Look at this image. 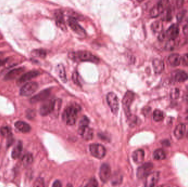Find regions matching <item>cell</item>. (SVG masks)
<instances>
[{"mask_svg":"<svg viewBox=\"0 0 188 187\" xmlns=\"http://www.w3.org/2000/svg\"><path fill=\"white\" fill-rule=\"evenodd\" d=\"M169 0H160L159 2L158 3V5L160 6L161 9H162L163 11L167 8L168 5Z\"/></svg>","mask_w":188,"mask_h":187,"instance_id":"8d00e7d4","label":"cell"},{"mask_svg":"<svg viewBox=\"0 0 188 187\" xmlns=\"http://www.w3.org/2000/svg\"><path fill=\"white\" fill-rule=\"evenodd\" d=\"M183 33L185 34V35L188 36V24L187 25H185V26L183 28Z\"/></svg>","mask_w":188,"mask_h":187,"instance_id":"7dc6e473","label":"cell"},{"mask_svg":"<svg viewBox=\"0 0 188 187\" xmlns=\"http://www.w3.org/2000/svg\"><path fill=\"white\" fill-rule=\"evenodd\" d=\"M186 101H187V102H188V95H187V97H186Z\"/></svg>","mask_w":188,"mask_h":187,"instance_id":"f907efd6","label":"cell"},{"mask_svg":"<svg viewBox=\"0 0 188 187\" xmlns=\"http://www.w3.org/2000/svg\"><path fill=\"white\" fill-rule=\"evenodd\" d=\"M31 54L35 57L44 58L46 57L47 53H46V50L43 49H37V50H33L31 52Z\"/></svg>","mask_w":188,"mask_h":187,"instance_id":"d6a6232c","label":"cell"},{"mask_svg":"<svg viewBox=\"0 0 188 187\" xmlns=\"http://www.w3.org/2000/svg\"><path fill=\"white\" fill-rule=\"evenodd\" d=\"M23 164L25 166H28L29 165H31L33 161V157L32 154L30 153H27L25 154L23 157Z\"/></svg>","mask_w":188,"mask_h":187,"instance_id":"f1b7e54d","label":"cell"},{"mask_svg":"<svg viewBox=\"0 0 188 187\" xmlns=\"http://www.w3.org/2000/svg\"><path fill=\"white\" fill-rule=\"evenodd\" d=\"M138 119L137 116L131 114L127 116V123L130 127H134L138 124Z\"/></svg>","mask_w":188,"mask_h":187,"instance_id":"4dcf8cb0","label":"cell"},{"mask_svg":"<svg viewBox=\"0 0 188 187\" xmlns=\"http://www.w3.org/2000/svg\"><path fill=\"white\" fill-rule=\"evenodd\" d=\"M39 88V85L35 82H29L21 88L20 95L22 96L28 97L36 92Z\"/></svg>","mask_w":188,"mask_h":187,"instance_id":"8992f818","label":"cell"},{"mask_svg":"<svg viewBox=\"0 0 188 187\" xmlns=\"http://www.w3.org/2000/svg\"><path fill=\"white\" fill-rule=\"evenodd\" d=\"M134 97L135 94L131 91H127L125 95H124L123 98L122 99V106L126 117L129 116V115L131 114L130 106L134 101Z\"/></svg>","mask_w":188,"mask_h":187,"instance_id":"277c9868","label":"cell"},{"mask_svg":"<svg viewBox=\"0 0 188 187\" xmlns=\"http://www.w3.org/2000/svg\"><path fill=\"white\" fill-rule=\"evenodd\" d=\"M160 173L158 172H154L149 173L146 177V180L145 182V187H154L157 184V182L159 179Z\"/></svg>","mask_w":188,"mask_h":187,"instance_id":"7c38bea8","label":"cell"},{"mask_svg":"<svg viewBox=\"0 0 188 187\" xmlns=\"http://www.w3.org/2000/svg\"><path fill=\"white\" fill-rule=\"evenodd\" d=\"M78 132L84 140H91L94 137V131L88 126H79Z\"/></svg>","mask_w":188,"mask_h":187,"instance_id":"8fae6325","label":"cell"},{"mask_svg":"<svg viewBox=\"0 0 188 187\" xmlns=\"http://www.w3.org/2000/svg\"><path fill=\"white\" fill-rule=\"evenodd\" d=\"M152 65L154 73L156 74H160L164 70L165 68L164 63L162 61L159 59H154L152 61Z\"/></svg>","mask_w":188,"mask_h":187,"instance_id":"ffe728a7","label":"cell"},{"mask_svg":"<svg viewBox=\"0 0 188 187\" xmlns=\"http://www.w3.org/2000/svg\"><path fill=\"white\" fill-rule=\"evenodd\" d=\"M180 95L179 89L177 88H174L171 89L170 92V96L172 99H177Z\"/></svg>","mask_w":188,"mask_h":187,"instance_id":"d590c367","label":"cell"},{"mask_svg":"<svg viewBox=\"0 0 188 187\" xmlns=\"http://www.w3.org/2000/svg\"><path fill=\"white\" fill-rule=\"evenodd\" d=\"M181 63L184 66H188V54L186 53L181 57Z\"/></svg>","mask_w":188,"mask_h":187,"instance_id":"60d3db41","label":"cell"},{"mask_svg":"<svg viewBox=\"0 0 188 187\" xmlns=\"http://www.w3.org/2000/svg\"><path fill=\"white\" fill-rule=\"evenodd\" d=\"M71 58L73 60L80 61H90L94 63H98L99 59L88 51H79L77 52L70 53Z\"/></svg>","mask_w":188,"mask_h":187,"instance_id":"7a4b0ae2","label":"cell"},{"mask_svg":"<svg viewBox=\"0 0 188 187\" xmlns=\"http://www.w3.org/2000/svg\"><path fill=\"white\" fill-rule=\"evenodd\" d=\"M163 12V11L162 9L158 5H157L156 6H154L151 9V10L150 11V15L152 18H156L158 16H159L160 14H162Z\"/></svg>","mask_w":188,"mask_h":187,"instance_id":"83f0119b","label":"cell"},{"mask_svg":"<svg viewBox=\"0 0 188 187\" xmlns=\"http://www.w3.org/2000/svg\"><path fill=\"white\" fill-rule=\"evenodd\" d=\"M179 34V29L176 24L171 25L166 32V36L168 39H176Z\"/></svg>","mask_w":188,"mask_h":187,"instance_id":"e0dca14e","label":"cell"},{"mask_svg":"<svg viewBox=\"0 0 188 187\" xmlns=\"http://www.w3.org/2000/svg\"><path fill=\"white\" fill-rule=\"evenodd\" d=\"M176 40V39H169L168 41L166 42V45H165V48L166 50H174L177 46V42Z\"/></svg>","mask_w":188,"mask_h":187,"instance_id":"836d02e7","label":"cell"},{"mask_svg":"<svg viewBox=\"0 0 188 187\" xmlns=\"http://www.w3.org/2000/svg\"><path fill=\"white\" fill-rule=\"evenodd\" d=\"M89 123V120L87 116H84L80 121L79 123V126H88Z\"/></svg>","mask_w":188,"mask_h":187,"instance_id":"74e56055","label":"cell"},{"mask_svg":"<svg viewBox=\"0 0 188 187\" xmlns=\"http://www.w3.org/2000/svg\"><path fill=\"white\" fill-rule=\"evenodd\" d=\"M61 104V101L59 99H51L46 101L44 103L40 106V114L42 116H46L54 112L57 106Z\"/></svg>","mask_w":188,"mask_h":187,"instance_id":"3957f363","label":"cell"},{"mask_svg":"<svg viewBox=\"0 0 188 187\" xmlns=\"http://www.w3.org/2000/svg\"><path fill=\"white\" fill-rule=\"evenodd\" d=\"M138 2H142V1H143L144 0H137Z\"/></svg>","mask_w":188,"mask_h":187,"instance_id":"681fc988","label":"cell"},{"mask_svg":"<svg viewBox=\"0 0 188 187\" xmlns=\"http://www.w3.org/2000/svg\"><path fill=\"white\" fill-rule=\"evenodd\" d=\"M50 95V90L47 89L43 90L37 95H34L30 100V102L32 104L37 103L40 102L44 101L49 97Z\"/></svg>","mask_w":188,"mask_h":187,"instance_id":"4fadbf2b","label":"cell"},{"mask_svg":"<svg viewBox=\"0 0 188 187\" xmlns=\"http://www.w3.org/2000/svg\"><path fill=\"white\" fill-rule=\"evenodd\" d=\"M55 19H56V23L59 28H60L62 31H66L67 30V27L64 20L63 14L61 11H57L55 13Z\"/></svg>","mask_w":188,"mask_h":187,"instance_id":"2e32d148","label":"cell"},{"mask_svg":"<svg viewBox=\"0 0 188 187\" xmlns=\"http://www.w3.org/2000/svg\"><path fill=\"white\" fill-rule=\"evenodd\" d=\"M184 2V0H176V6L177 8L180 9L182 7Z\"/></svg>","mask_w":188,"mask_h":187,"instance_id":"7bdbcfd3","label":"cell"},{"mask_svg":"<svg viewBox=\"0 0 188 187\" xmlns=\"http://www.w3.org/2000/svg\"><path fill=\"white\" fill-rule=\"evenodd\" d=\"M57 74L59 76V78L63 82H67V76L65 70V67L62 64H59L57 65L56 69Z\"/></svg>","mask_w":188,"mask_h":187,"instance_id":"484cf974","label":"cell"},{"mask_svg":"<svg viewBox=\"0 0 188 187\" xmlns=\"http://www.w3.org/2000/svg\"><path fill=\"white\" fill-rule=\"evenodd\" d=\"M186 88H187V89H188V86H187V87H186Z\"/></svg>","mask_w":188,"mask_h":187,"instance_id":"816d5d0a","label":"cell"},{"mask_svg":"<svg viewBox=\"0 0 188 187\" xmlns=\"http://www.w3.org/2000/svg\"><path fill=\"white\" fill-rule=\"evenodd\" d=\"M185 132V125L180 123L179 124L174 130V136L177 138L178 140H180L184 137Z\"/></svg>","mask_w":188,"mask_h":187,"instance_id":"603a6c76","label":"cell"},{"mask_svg":"<svg viewBox=\"0 0 188 187\" xmlns=\"http://www.w3.org/2000/svg\"><path fill=\"white\" fill-rule=\"evenodd\" d=\"M153 119L156 122H160L163 120L164 115L163 112L160 110H155L153 113Z\"/></svg>","mask_w":188,"mask_h":187,"instance_id":"1f68e13d","label":"cell"},{"mask_svg":"<svg viewBox=\"0 0 188 187\" xmlns=\"http://www.w3.org/2000/svg\"><path fill=\"white\" fill-rule=\"evenodd\" d=\"M15 127L22 133H28L30 131L31 127L27 123L23 121H17L14 124Z\"/></svg>","mask_w":188,"mask_h":187,"instance_id":"44dd1931","label":"cell"},{"mask_svg":"<svg viewBox=\"0 0 188 187\" xmlns=\"http://www.w3.org/2000/svg\"><path fill=\"white\" fill-rule=\"evenodd\" d=\"M168 61L169 64L172 67H177L181 63V57L178 54H172L169 56Z\"/></svg>","mask_w":188,"mask_h":187,"instance_id":"7402d4cb","label":"cell"},{"mask_svg":"<svg viewBox=\"0 0 188 187\" xmlns=\"http://www.w3.org/2000/svg\"><path fill=\"white\" fill-rule=\"evenodd\" d=\"M0 132L1 134L8 138V142H7V145L8 146L11 144V143L13 141V137H12V133L11 130H9V127H3L0 130Z\"/></svg>","mask_w":188,"mask_h":187,"instance_id":"cb8c5ba5","label":"cell"},{"mask_svg":"<svg viewBox=\"0 0 188 187\" xmlns=\"http://www.w3.org/2000/svg\"><path fill=\"white\" fill-rule=\"evenodd\" d=\"M172 77L174 80L178 82H183L188 79L187 73L183 70H177L173 73Z\"/></svg>","mask_w":188,"mask_h":187,"instance_id":"ac0fdd59","label":"cell"},{"mask_svg":"<svg viewBox=\"0 0 188 187\" xmlns=\"http://www.w3.org/2000/svg\"><path fill=\"white\" fill-rule=\"evenodd\" d=\"M153 157L156 160H162L166 158V154L162 149H158L154 152Z\"/></svg>","mask_w":188,"mask_h":187,"instance_id":"4316f807","label":"cell"},{"mask_svg":"<svg viewBox=\"0 0 188 187\" xmlns=\"http://www.w3.org/2000/svg\"><path fill=\"white\" fill-rule=\"evenodd\" d=\"M144 157H145L144 151L142 149H138L135 151L132 155L134 162L137 164H139L143 162Z\"/></svg>","mask_w":188,"mask_h":187,"instance_id":"d6986e66","label":"cell"},{"mask_svg":"<svg viewBox=\"0 0 188 187\" xmlns=\"http://www.w3.org/2000/svg\"><path fill=\"white\" fill-rule=\"evenodd\" d=\"M68 25L69 26L70 29L75 32L76 34H78L80 36H86V32L84 29L82 28L80 25L79 24L76 18L71 17L69 18L68 20Z\"/></svg>","mask_w":188,"mask_h":187,"instance_id":"ba28073f","label":"cell"},{"mask_svg":"<svg viewBox=\"0 0 188 187\" xmlns=\"http://www.w3.org/2000/svg\"><path fill=\"white\" fill-rule=\"evenodd\" d=\"M90 151L93 157L100 159L104 158L106 154L105 148L100 144H91L90 145Z\"/></svg>","mask_w":188,"mask_h":187,"instance_id":"52a82bcc","label":"cell"},{"mask_svg":"<svg viewBox=\"0 0 188 187\" xmlns=\"http://www.w3.org/2000/svg\"><path fill=\"white\" fill-rule=\"evenodd\" d=\"M98 183L95 178L91 179L87 184H86V187H98Z\"/></svg>","mask_w":188,"mask_h":187,"instance_id":"f35d334b","label":"cell"},{"mask_svg":"<svg viewBox=\"0 0 188 187\" xmlns=\"http://www.w3.org/2000/svg\"><path fill=\"white\" fill-rule=\"evenodd\" d=\"M153 168V164L151 162H146L138 168L137 172V176L138 178L142 179L146 177L150 173Z\"/></svg>","mask_w":188,"mask_h":187,"instance_id":"9c48e42d","label":"cell"},{"mask_svg":"<svg viewBox=\"0 0 188 187\" xmlns=\"http://www.w3.org/2000/svg\"><path fill=\"white\" fill-rule=\"evenodd\" d=\"M25 70L24 68L20 67L16 68L11 70L6 74L5 79V80H12L18 78L20 75Z\"/></svg>","mask_w":188,"mask_h":187,"instance_id":"5bb4252c","label":"cell"},{"mask_svg":"<svg viewBox=\"0 0 188 187\" xmlns=\"http://www.w3.org/2000/svg\"><path fill=\"white\" fill-rule=\"evenodd\" d=\"M183 15H184V13H183V12H182V13H179L178 14V16H177V18H178L177 19H178V21H180V20H182V19L183 16Z\"/></svg>","mask_w":188,"mask_h":187,"instance_id":"c3c4849f","label":"cell"},{"mask_svg":"<svg viewBox=\"0 0 188 187\" xmlns=\"http://www.w3.org/2000/svg\"><path fill=\"white\" fill-rule=\"evenodd\" d=\"M107 101L111 112H112L114 114H117L119 108V101L117 95L113 92L108 93L107 95Z\"/></svg>","mask_w":188,"mask_h":187,"instance_id":"5b68a950","label":"cell"},{"mask_svg":"<svg viewBox=\"0 0 188 187\" xmlns=\"http://www.w3.org/2000/svg\"><path fill=\"white\" fill-rule=\"evenodd\" d=\"M80 110L81 107L78 104H71L65 109L62 115L63 120L68 125H73L76 123L79 112Z\"/></svg>","mask_w":188,"mask_h":187,"instance_id":"6da1fadb","label":"cell"},{"mask_svg":"<svg viewBox=\"0 0 188 187\" xmlns=\"http://www.w3.org/2000/svg\"><path fill=\"white\" fill-rule=\"evenodd\" d=\"M99 176L101 181L105 183L110 179L111 176V170L109 165L107 164H103L101 165Z\"/></svg>","mask_w":188,"mask_h":187,"instance_id":"30bf717a","label":"cell"},{"mask_svg":"<svg viewBox=\"0 0 188 187\" xmlns=\"http://www.w3.org/2000/svg\"><path fill=\"white\" fill-rule=\"evenodd\" d=\"M122 181V177L120 174H115L111 180V183L113 185H117L121 184Z\"/></svg>","mask_w":188,"mask_h":187,"instance_id":"e575fe53","label":"cell"},{"mask_svg":"<svg viewBox=\"0 0 188 187\" xmlns=\"http://www.w3.org/2000/svg\"><path fill=\"white\" fill-rule=\"evenodd\" d=\"M40 74V72L37 70H33V71H29L28 73L23 74L20 78V79L18 80V82L20 84H23L24 82L30 80L32 78H36Z\"/></svg>","mask_w":188,"mask_h":187,"instance_id":"9a60e30c","label":"cell"},{"mask_svg":"<svg viewBox=\"0 0 188 187\" xmlns=\"http://www.w3.org/2000/svg\"><path fill=\"white\" fill-rule=\"evenodd\" d=\"M163 25L160 21H156L152 23L151 25V29L154 33H160L162 31Z\"/></svg>","mask_w":188,"mask_h":187,"instance_id":"f546056e","label":"cell"},{"mask_svg":"<svg viewBox=\"0 0 188 187\" xmlns=\"http://www.w3.org/2000/svg\"><path fill=\"white\" fill-rule=\"evenodd\" d=\"M52 186L55 187H61L62 186V184H61V182L59 181V180H57L53 183Z\"/></svg>","mask_w":188,"mask_h":187,"instance_id":"bcb514c9","label":"cell"},{"mask_svg":"<svg viewBox=\"0 0 188 187\" xmlns=\"http://www.w3.org/2000/svg\"><path fill=\"white\" fill-rule=\"evenodd\" d=\"M2 56H3V53L0 52V66L4 64L7 61V59H2Z\"/></svg>","mask_w":188,"mask_h":187,"instance_id":"f6af8a7d","label":"cell"},{"mask_svg":"<svg viewBox=\"0 0 188 187\" xmlns=\"http://www.w3.org/2000/svg\"><path fill=\"white\" fill-rule=\"evenodd\" d=\"M23 151V143L19 142L12 152V158L14 159H17L20 158Z\"/></svg>","mask_w":188,"mask_h":187,"instance_id":"d4e9b609","label":"cell"},{"mask_svg":"<svg viewBox=\"0 0 188 187\" xmlns=\"http://www.w3.org/2000/svg\"><path fill=\"white\" fill-rule=\"evenodd\" d=\"M166 36V34L162 32V31L159 33L158 35V39L160 41H163V40L165 39V37Z\"/></svg>","mask_w":188,"mask_h":187,"instance_id":"ee69618b","label":"cell"},{"mask_svg":"<svg viewBox=\"0 0 188 187\" xmlns=\"http://www.w3.org/2000/svg\"><path fill=\"white\" fill-rule=\"evenodd\" d=\"M34 186L35 187H44V179L41 178L37 179L36 181L34 182Z\"/></svg>","mask_w":188,"mask_h":187,"instance_id":"ab89813d","label":"cell"},{"mask_svg":"<svg viewBox=\"0 0 188 187\" xmlns=\"http://www.w3.org/2000/svg\"><path fill=\"white\" fill-rule=\"evenodd\" d=\"M187 137H188V133H187Z\"/></svg>","mask_w":188,"mask_h":187,"instance_id":"f5cc1de1","label":"cell"},{"mask_svg":"<svg viewBox=\"0 0 188 187\" xmlns=\"http://www.w3.org/2000/svg\"><path fill=\"white\" fill-rule=\"evenodd\" d=\"M72 78H73V81L76 84H78V74L77 72L74 73Z\"/></svg>","mask_w":188,"mask_h":187,"instance_id":"b9f144b4","label":"cell"}]
</instances>
